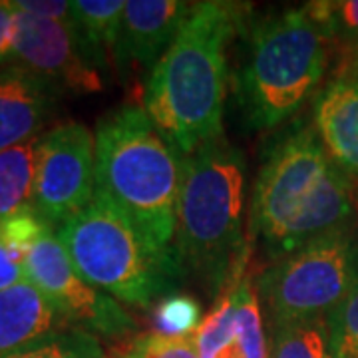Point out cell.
<instances>
[{
  "label": "cell",
  "mask_w": 358,
  "mask_h": 358,
  "mask_svg": "<svg viewBox=\"0 0 358 358\" xmlns=\"http://www.w3.org/2000/svg\"><path fill=\"white\" fill-rule=\"evenodd\" d=\"M192 10L193 2L181 0L126 2L114 50L115 70L124 78L134 72L152 74Z\"/></svg>",
  "instance_id": "cell-11"
},
{
  "label": "cell",
  "mask_w": 358,
  "mask_h": 358,
  "mask_svg": "<svg viewBox=\"0 0 358 358\" xmlns=\"http://www.w3.org/2000/svg\"><path fill=\"white\" fill-rule=\"evenodd\" d=\"M6 358H106L102 345L94 334L70 329L30 345Z\"/></svg>",
  "instance_id": "cell-21"
},
{
  "label": "cell",
  "mask_w": 358,
  "mask_h": 358,
  "mask_svg": "<svg viewBox=\"0 0 358 358\" xmlns=\"http://www.w3.org/2000/svg\"><path fill=\"white\" fill-rule=\"evenodd\" d=\"M13 4L16 10L44 20H56L64 24H70L72 20V2L66 0H14Z\"/></svg>",
  "instance_id": "cell-26"
},
{
  "label": "cell",
  "mask_w": 358,
  "mask_h": 358,
  "mask_svg": "<svg viewBox=\"0 0 358 358\" xmlns=\"http://www.w3.org/2000/svg\"><path fill=\"white\" fill-rule=\"evenodd\" d=\"M235 324L239 358H268L263 308L247 275L235 287Z\"/></svg>",
  "instance_id": "cell-20"
},
{
  "label": "cell",
  "mask_w": 358,
  "mask_h": 358,
  "mask_svg": "<svg viewBox=\"0 0 358 358\" xmlns=\"http://www.w3.org/2000/svg\"><path fill=\"white\" fill-rule=\"evenodd\" d=\"M357 199H358V187H357Z\"/></svg>",
  "instance_id": "cell-30"
},
{
  "label": "cell",
  "mask_w": 358,
  "mask_h": 358,
  "mask_svg": "<svg viewBox=\"0 0 358 358\" xmlns=\"http://www.w3.org/2000/svg\"><path fill=\"white\" fill-rule=\"evenodd\" d=\"M26 281L44 294L72 327L106 338H122L136 329V320L110 294L86 282L72 265L54 231H46L24 261Z\"/></svg>",
  "instance_id": "cell-8"
},
{
  "label": "cell",
  "mask_w": 358,
  "mask_h": 358,
  "mask_svg": "<svg viewBox=\"0 0 358 358\" xmlns=\"http://www.w3.org/2000/svg\"><path fill=\"white\" fill-rule=\"evenodd\" d=\"M122 0H76L72 2V32L86 60L103 72L114 62L115 42L124 16Z\"/></svg>",
  "instance_id": "cell-15"
},
{
  "label": "cell",
  "mask_w": 358,
  "mask_h": 358,
  "mask_svg": "<svg viewBox=\"0 0 358 358\" xmlns=\"http://www.w3.org/2000/svg\"><path fill=\"white\" fill-rule=\"evenodd\" d=\"M331 66L324 32L307 8L265 14L251 24L235 92L247 126L273 129L319 90Z\"/></svg>",
  "instance_id": "cell-5"
},
{
  "label": "cell",
  "mask_w": 358,
  "mask_h": 358,
  "mask_svg": "<svg viewBox=\"0 0 358 358\" xmlns=\"http://www.w3.org/2000/svg\"><path fill=\"white\" fill-rule=\"evenodd\" d=\"M64 90L14 64L0 70V152L40 136Z\"/></svg>",
  "instance_id": "cell-12"
},
{
  "label": "cell",
  "mask_w": 358,
  "mask_h": 358,
  "mask_svg": "<svg viewBox=\"0 0 358 358\" xmlns=\"http://www.w3.org/2000/svg\"><path fill=\"white\" fill-rule=\"evenodd\" d=\"M333 358H358V285L327 315Z\"/></svg>",
  "instance_id": "cell-23"
},
{
  "label": "cell",
  "mask_w": 358,
  "mask_h": 358,
  "mask_svg": "<svg viewBox=\"0 0 358 358\" xmlns=\"http://www.w3.org/2000/svg\"><path fill=\"white\" fill-rule=\"evenodd\" d=\"M96 193L159 249H173L181 155L140 106H122L96 126Z\"/></svg>",
  "instance_id": "cell-4"
},
{
  "label": "cell",
  "mask_w": 358,
  "mask_h": 358,
  "mask_svg": "<svg viewBox=\"0 0 358 358\" xmlns=\"http://www.w3.org/2000/svg\"><path fill=\"white\" fill-rule=\"evenodd\" d=\"M72 327L30 281L0 291V358Z\"/></svg>",
  "instance_id": "cell-14"
},
{
  "label": "cell",
  "mask_w": 358,
  "mask_h": 358,
  "mask_svg": "<svg viewBox=\"0 0 358 358\" xmlns=\"http://www.w3.org/2000/svg\"><path fill=\"white\" fill-rule=\"evenodd\" d=\"M201 324V307L192 294L173 293L162 299L154 310V331L162 336H193Z\"/></svg>",
  "instance_id": "cell-22"
},
{
  "label": "cell",
  "mask_w": 358,
  "mask_h": 358,
  "mask_svg": "<svg viewBox=\"0 0 358 358\" xmlns=\"http://www.w3.org/2000/svg\"><path fill=\"white\" fill-rule=\"evenodd\" d=\"M305 8L327 36L333 78L350 76L358 66V0H320Z\"/></svg>",
  "instance_id": "cell-16"
},
{
  "label": "cell",
  "mask_w": 358,
  "mask_h": 358,
  "mask_svg": "<svg viewBox=\"0 0 358 358\" xmlns=\"http://www.w3.org/2000/svg\"><path fill=\"white\" fill-rule=\"evenodd\" d=\"M313 128L334 164L358 181V76L331 78L315 94Z\"/></svg>",
  "instance_id": "cell-13"
},
{
  "label": "cell",
  "mask_w": 358,
  "mask_h": 358,
  "mask_svg": "<svg viewBox=\"0 0 358 358\" xmlns=\"http://www.w3.org/2000/svg\"><path fill=\"white\" fill-rule=\"evenodd\" d=\"M247 13L235 2H193L192 14L150 74L143 110L181 155L221 138L225 48Z\"/></svg>",
  "instance_id": "cell-2"
},
{
  "label": "cell",
  "mask_w": 358,
  "mask_h": 358,
  "mask_svg": "<svg viewBox=\"0 0 358 358\" xmlns=\"http://www.w3.org/2000/svg\"><path fill=\"white\" fill-rule=\"evenodd\" d=\"M245 185L243 152L223 136L185 155L173 247L185 275L211 294L243 277Z\"/></svg>",
  "instance_id": "cell-3"
},
{
  "label": "cell",
  "mask_w": 358,
  "mask_h": 358,
  "mask_svg": "<svg viewBox=\"0 0 358 358\" xmlns=\"http://www.w3.org/2000/svg\"><path fill=\"white\" fill-rule=\"evenodd\" d=\"M235 287L219 294L215 307L193 333L199 358H239L237 324H235Z\"/></svg>",
  "instance_id": "cell-18"
},
{
  "label": "cell",
  "mask_w": 358,
  "mask_h": 358,
  "mask_svg": "<svg viewBox=\"0 0 358 358\" xmlns=\"http://www.w3.org/2000/svg\"><path fill=\"white\" fill-rule=\"evenodd\" d=\"M26 281L22 259L13 253L4 243H0V291Z\"/></svg>",
  "instance_id": "cell-28"
},
{
  "label": "cell",
  "mask_w": 358,
  "mask_h": 358,
  "mask_svg": "<svg viewBox=\"0 0 358 358\" xmlns=\"http://www.w3.org/2000/svg\"><path fill=\"white\" fill-rule=\"evenodd\" d=\"M13 62L48 78L64 92L94 94L103 88L102 72L86 60L72 26L22 10H16Z\"/></svg>",
  "instance_id": "cell-10"
},
{
  "label": "cell",
  "mask_w": 358,
  "mask_h": 358,
  "mask_svg": "<svg viewBox=\"0 0 358 358\" xmlns=\"http://www.w3.org/2000/svg\"><path fill=\"white\" fill-rule=\"evenodd\" d=\"M96 193V143L84 124L68 122L40 136L34 211L56 231Z\"/></svg>",
  "instance_id": "cell-9"
},
{
  "label": "cell",
  "mask_w": 358,
  "mask_h": 358,
  "mask_svg": "<svg viewBox=\"0 0 358 358\" xmlns=\"http://www.w3.org/2000/svg\"><path fill=\"white\" fill-rule=\"evenodd\" d=\"M268 358H333L327 319L268 329Z\"/></svg>",
  "instance_id": "cell-19"
},
{
  "label": "cell",
  "mask_w": 358,
  "mask_h": 358,
  "mask_svg": "<svg viewBox=\"0 0 358 358\" xmlns=\"http://www.w3.org/2000/svg\"><path fill=\"white\" fill-rule=\"evenodd\" d=\"M54 235L84 281L131 307H152L185 279L176 247H155L98 193Z\"/></svg>",
  "instance_id": "cell-6"
},
{
  "label": "cell",
  "mask_w": 358,
  "mask_h": 358,
  "mask_svg": "<svg viewBox=\"0 0 358 358\" xmlns=\"http://www.w3.org/2000/svg\"><path fill=\"white\" fill-rule=\"evenodd\" d=\"M249 215L251 237L277 261L357 225L355 179L334 164L313 126H294L267 150Z\"/></svg>",
  "instance_id": "cell-1"
},
{
  "label": "cell",
  "mask_w": 358,
  "mask_h": 358,
  "mask_svg": "<svg viewBox=\"0 0 358 358\" xmlns=\"http://www.w3.org/2000/svg\"><path fill=\"white\" fill-rule=\"evenodd\" d=\"M358 285V223L273 261L257 279L268 329L327 319Z\"/></svg>",
  "instance_id": "cell-7"
},
{
  "label": "cell",
  "mask_w": 358,
  "mask_h": 358,
  "mask_svg": "<svg viewBox=\"0 0 358 358\" xmlns=\"http://www.w3.org/2000/svg\"><path fill=\"white\" fill-rule=\"evenodd\" d=\"M115 358H199L193 336H162V334H140L124 346Z\"/></svg>",
  "instance_id": "cell-24"
},
{
  "label": "cell",
  "mask_w": 358,
  "mask_h": 358,
  "mask_svg": "<svg viewBox=\"0 0 358 358\" xmlns=\"http://www.w3.org/2000/svg\"><path fill=\"white\" fill-rule=\"evenodd\" d=\"M350 76H358V66H357V70H355V72H352Z\"/></svg>",
  "instance_id": "cell-29"
},
{
  "label": "cell",
  "mask_w": 358,
  "mask_h": 358,
  "mask_svg": "<svg viewBox=\"0 0 358 358\" xmlns=\"http://www.w3.org/2000/svg\"><path fill=\"white\" fill-rule=\"evenodd\" d=\"M46 231H50L46 221L34 209H30L13 217L0 219V243L6 245L24 261L26 253L38 243V239Z\"/></svg>",
  "instance_id": "cell-25"
},
{
  "label": "cell",
  "mask_w": 358,
  "mask_h": 358,
  "mask_svg": "<svg viewBox=\"0 0 358 358\" xmlns=\"http://www.w3.org/2000/svg\"><path fill=\"white\" fill-rule=\"evenodd\" d=\"M40 136L0 152V219L34 209Z\"/></svg>",
  "instance_id": "cell-17"
},
{
  "label": "cell",
  "mask_w": 358,
  "mask_h": 358,
  "mask_svg": "<svg viewBox=\"0 0 358 358\" xmlns=\"http://www.w3.org/2000/svg\"><path fill=\"white\" fill-rule=\"evenodd\" d=\"M16 8L13 2L0 0V66L14 60Z\"/></svg>",
  "instance_id": "cell-27"
}]
</instances>
